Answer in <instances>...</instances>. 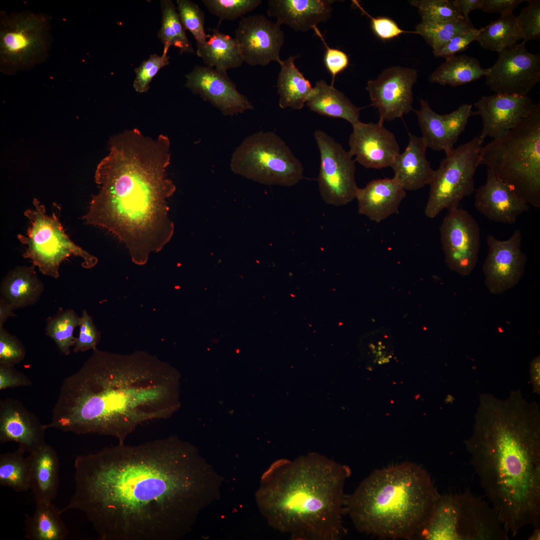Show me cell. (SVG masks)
I'll return each instance as SVG.
<instances>
[{"mask_svg": "<svg viewBox=\"0 0 540 540\" xmlns=\"http://www.w3.org/2000/svg\"><path fill=\"white\" fill-rule=\"evenodd\" d=\"M64 512H82L100 540H178L220 498L223 478L175 436L78 456Z\"/></svg>", "mask_w": 540, "mask_h": 540, "instance_id": "1", "label": "cell"}, {"mask_svg": "<svg viewBox=\"0 0 540 540\" xmlns=\"http://www.w3.org/2000/svg\"><path fill=\"white\" fill-rule=\"evenodd\" d=\"M93 351L63 380L47 428L110 436L123 444L140 425L178 408L180 376L170 364L143 350Z\"/></svg>", "mask_w": 540, "mask_h": 540, "instance_id": "2", "label": "cell"}, {"mask_svg": "<svg viewBox=\"0 0 540 540\" xmlns=\"http://www.w3.org/2000/svg\"><path fill=\"white\" fill-rule=\"evenodd\" d=\"M108 144V155L96 170L98 191L82 219L113 235L132 262L144 266L174 233L168 200L176 187L166 174L170 141L164 134L152 138L133 128L114 136Z\"/></svg>", "mask_w": 540, "mask_h": 540, "instance_id": "3", "label": "cell"}, {"mask_svg": "<svg viewBox=\"0 0 540 540\" xmlns=\"http://www.w3.org/2000/svg\"><path fill=\"white\" fill-rule=\"evenodd\" d=\"M470 464L508 533L540 528V406L521 390L480 394L472 432L464 440Z\"/></svg>", "mask_w": 540, "mask_h": 540, "instance_id": "4", "label": "cell"}, {"mask_svg": "<svg viewBox=\"0 0 540 540\" xmlns=\"http://www.w3.org/2000/svg\"><path fill=\"white\" fill-rule=\"evenodd\" d=\"M350 474L348 466L316 453L281 458L262 474L256 502L268 524L292 540H340Z\"/></svg>", "mask_w": 540, "mask_h": 540, "instance_id": "5", "label": "cell"}, {"mask_svg": "<svg viewBox=\"0 0 540 540\" xmlns=\"http://www.w3.org/2000/svg\"><path fill=\"white\" fill-rule=\"evenodd\" d=\"M440 495L424 469L405 462L374 471L347 496L346 511L360 532L410 539L426 522Z\"/></svg>", "mask_w": 540, "mask_h": 540, "instance_id": "6", "label": "cell"}, {"mask_svg": "<svg viewBox=\"0 0 540 540\" xmlns=\"http://www.w3.org/2000/svg\"><path fill=\"white\" fill-rule=\"evenodd\" d=\"M485 164L528 204L540 208V103L504 136L482 146Z\"/></svg>", "mask_w": 540, "mask_h": 540, "instance_id": "7", "label": "cell"}, {"mask_svg": "<svg viewBox=\"0 0 540 540\" xmlns=\"http://www.w3.org/2000/svg\"><path fill=\"white\" fill-rule=\"evenodd\" d=\"M425 540H508L496 510L470 492L440 495L418 534Z\"/></svg>", "mask_w": 540, "mask_h": 540, "instance_id": "8", "label": "cell"}, {"mask_svg": "<svg viewBox=\"0 0 540 540\" xmlns=\"http://www.w3.org/2000/svg\"><path fill=\"white\" fill-rule=\"evenodd\" d=\"M230 168L235 174L268 186L290 187L304 178L300 160L272 132L260 131L245 138L232 153Z\"/></svg>", "mask_w": 540, "mask_h": 540, "instance_id": "9", "label": "cell"}, {"mask_svg": "<svg viewBox=\"0 0 540 540\" xmlns=\"http://www.w3.org/2000/svg\"><path fill=\"white\" fill-rule=\"evenodd\" d=\"M33 208L24 215L29 220L26 235L18 234L19 241L26 246L22 256L31 260L44 275L60 277L62 262L74 255L83 260L82 266L90 269L98 262V258L74 244L68 236L60 221L58 212L47 214L45 206L38 200H33Z\"/></svg>", "mask_w": 540, "mask_h": 540, "instance_id": "10", "label": "cell"}, {"mask_svg": "<svg viewBox=\"0 0 540 540\" xmlns=\"http://www.w3.org/2000/svg\"><path fill=\"white\" fill-rule=\"evenodd\" d=\"M482 144L476 136L446 154L429 184L424 209L426 217L434 218L446 208L458 207L463 198L474 192V176L480 165Z\"/></svg>", "mask_w": 540, "mask_h": 540, "instance_id": "11", "label": "cell"}, {"mask_svg": "<svg viewBox=\"0 0 540 540\" xmlns=\"http://www.w3.org/2000/svg\"><path fill=\"white\" fill-rule=\"evenodd\" d=\"M47 24L42 14H15L1 22L0 59L2 66L18 70L37 62L48 46Z\"/></svg>", "mask_w": 540, "mask_h": 540, "instance_id": "12", "label": "cell"}, {"mask_svg": "<svg viewBox=\"0 0 540 540\" xmlns=\"http://www.w3.org/2000/svg\"><path fill=\"white\" fill-rule=\"evenodd\" d=\"M314 137L320 154L318 178L320 196L330 205H346L356 198L355 160L341 144L322 130Z\"/></svg>", "mask_w": 540, "mask_h": 540, "instance_id": "13", "label": "cell"}, {"mask_svg": "<svg viewBox=\"0 0 540 540\" xmlns=\"http://www.w3.org/2000/svg\"><path fill=\"white\" fill-rule=\"evenodd\" d=\"M440 226L445 262L450 270L468 276L478 260L480 238L478 224L461 208L448 210Z\"/></svg>", "mask_w": 540, "mask_h": 540, "instance_id": "14", "label": "cell"}, {"mask_svg": "<svg viewBox=\"0 0 540 540\" xmlns=\"http://www.w3.org/2000/svg\"><path fill=\"white\" fill-rule=\"evenodd\" d=\"M487 70L486 84L495 94L527 95L540 81V55L516 43L499 53Z\"/></svg>", "mask_w": 540, "mask_h": 540, "instance_id": "15", "label": "cell"}, {"mask_svg": "<svg viewBox=\"0 0 540 540\" xmlns=\"http://www.w3.org/2000/svg\"><path fill=\"white\" fill-rule=\"evenodd\" d=\"M415 69L394 66L384 70L366 87L371 106L378 112V123L401 118L412 110V87L416 82Z\"/></svg>", "mask_w": 540, "mask_h": 540, "instance_id": "16", "label": "cell"}, {"mask_svg": "<svg viewBox=\"0 0 540 540\" xmlns=\"http://www.w3.org/2000/svg\"><path fill=\"white\" fill-rule=\"evenodd\" d=\"M488 254L482 266L485 284L490 293L502 294L514 287L523 276L526 256L521 250L522 234L516 230L508 240L486 238Z\"/></svg>", "mask_w": 540, "mask_h": 540, "instance_id": "17", "label": "cell"}, {"mask_svg": "<svg viewBox=\"0 0 540 540\" xmlns=\"http://www.w3.org/2000/svg\"><path fill=\"white\" fill-rule=\"evenodd\" d=\"M234 34L244 62L252 66H266L272 61L281 64L284 36L277 22L263 14L250 16L240 20Z\"/></svg>", "mask_w": 540, "mask_h": 540, "instance_id": "18", "label": "cell"}, {"mask_svg": "<svg viewBox=\"0 0 540 540\" xmlns=\"http://www.w3.org/2000/svg\"><path fill=\"white\" fill-rule=\"evenodd\" d=\"M186 88L224 116L238 114L254 108L248 98L238 91L226 72L197 66L186 75Z\"/></svg>", "mask_w": 540, "mask_h": 540, "instance_id": "19", "label": "cell"}, {"mask_svg": "<svg viewBox=\"0 0 540 540\" xmlns=\"http://www.w3.org/2000/svg\"><path fill=\"white\" fill-rule=\"evenodd\" d=\"M534 105L528 94L482 96L474 104L476 115L482 120L480 141L482 143L486 137L502 138L527 116Z\"/></svg>", "mask_w": 540, "mask_h": 540, "instance_id": "20", "label": "cell"}, {"mask_svg": "<svg viewBox=\"0 0 540 540\" xmlns=\"http://www.w3.org/2000/svg\"><path fill=\"white\" fill-rule=\"evenodd\" d=\"M348 139L350 155L368 168L391 167L400 153V146L392 132L378 122L360 120L352 125Z\"/></svg>", "mask_w": 540, "mask_h": 540, "instance_id": "21", "label": "cell"}, {"mask_svg": "<svg viewBox=\"0 0 540 540\" xmlns=\"http://www.w3.org/2000/svg\"><path fill=\"white\" fill-rule=\"evenodd\" d=\"M46 425L20 400L0 402V442H14L29 454L44 444Z\"/></svg>", "mask_w": 540, "mask_h": 540, "instance_id": "22", "label": "cell"}, {"mask_svg": "<svg viewBox=\"0 0 540 540\" xmlns=\"http://www.w3.org/2000/svg\"><path fill=\"white\" fill-rule=\"evenodd\" d=\"M474 206L488 220L508 224L515 223L529 209L528 204L489 169L486 183L476 190Z\"/></svg>", "mask_w": 540, "mask_h": 540, "instance_id": "23", "label": "cell"}, {"mask_svg": "<svg viewBox=\"0 0 540 540\" xmlns=\"http://www.w3.org/2000/svg\"><path fill=\"white\" fill-rule=\"evenodd\" d=\"M406 190L394 178L375 179L357 190L356 199L358 212L371 220L380 222L398 212Z\"/></svg>", "mask_w": 540, "mask_h": 540, "instance_id": "24", "label": "cell"}, {"mask_svg": "<svg viewBox=\"0 0 540 540\" xmlns=\"http://www.w3.org/2000/svg\"><path fill=\"white\" fill-rule=\"evenodd\" d=\"M332 0H270L268 14L279 25L306 32L326 22L332 16Z\"/></svg>", "mask_w": 540, "mask_h": 540, "instance_id": "25", "label": "cell"}, {"mask_svg": "<svg viewBox=\"0 0 540 540\" xmlns=\"http://www.w3.org/2000/svg\"><path fill=\"white\" fill-rule=\"evenodd\" d=\"M427 148L422 137L410 134L406 149L391 166L394 178L406 190H417L430 184L434 170L426 158Z\"/></svg>", "mask_w": 540, "mask_h": 540, "instance_id": "26", "label": "cell"}, {"mask_svg": "<svg viewBox=\"0 0 540 540\" xmlns=\"http://www.w3.org/2000/svg\"><path fill=\"white\" fill-rule=\"evenodd\" d=\"M30 465V489L36 503L50 502L59 486V460L56 450L46 443L26 457Z\"/></svg>", "mask_w": 540, "mask_h": 540, "instance_id": "27", "label": "cell"}, {"mask_svg": "<svg viewBox=\"0 0 540 540\" xmlns=\"http://www.w3.org/2000/svg\"><path fill=\"white\" fill-rule=\"evenodd\" d=\"M44 289L36 266L32 264L17 266L10 270L2 280L0 297L15 310L34 304L42 296Z\"/></svg>", "mask_w": 540, "mask_h": 540, "instance_id": "28", "label": "cell"}, {"mask_svg": "<svg viewBox=\"0 0 540 540\" xmlns=\"http://www.w3.org/2000/svg\"><path fill=\"white\" fill-rule=\"evenodd\" d=\"M311 111L320 115L346 120L352 125L359 120L360 108L340 91L320 80L316 82L306 102Z\"/></svg>", "mask_w": 540, "mask_h": 540, "instance_id": "29", "label": "cell"}, {"mask_svg": "<svg viewBox=\"0 0 540 540\" xmlns=\"http://www.w3.org/2000/svg\"><path fill=\"white\" fill-rule=\"evenodd\" d=\"M209 30L206 42L196 50L206 66L224 72L240 66L244 62L235 38L218 28Z\"/></svg>", "mask_w": 540, "mask_h": 540, "instance_id": "30", "label": "cell"}, {"mask_svg": "<svg viewBox=\"0 0 540 540\" xmlns=\"http://www.w3.org/2000/svg\"><path fill=\"white\" fill-rule=\"evenodd\" d=\"M300 56H290L282 60L277 88L278 104L282 108L301 110L310 97L313 87L294 64Z\"/></svg>", "mask_w": 540, "mask_h": 540, "instance_id": "31", "label": "cell"}, {"mask_svg": "<svg viewBox=\"0 0 540 540\" xmlns=\"http://www.w3.org/2000/svg\"><path fill=\"white\" fill-rule=\"evenodd\" d=\"M32 515H25L24 538L28 540H65L68 529L60 518V510L50 502L36 503Z\"/></svg>", "mask_w": 540, "mask_h": 540, "instance_id": "32", "label": "cell"}, {"mask_svg": "<svg viewBox=\"0 0 540 540\" xmlns=\"http://www.w3.org/2000/svg\"><path fill=\"white\" fill-rule=\"evenodd\" d=\"M488 72L478 60L466 55H454L446 58L430 76V82L457 86L475 81Z\"/></svg>", "mask_w": 540, "mask_h": 540, "instance_id": "33", "label": "cell"}, {"mask_svg": "<svg viewBox=\"0 0 540 540\" xmlns=\"http://www.w3.org/2000/svg\"><path fill=\"white\" fill-rule=\"evenodd\" d=\"M478 30L476 41L480 46L498 54L524 38L520 18L513 13L492 20Z\"/></svg>", "mask_w": 540, "mask_h": 540, "instance_id": "34", "label": "cell"}, {"mask_svg": "<svg viewBox=\"0 0 540 540\" xmlns=\"http://www.w3.org/2000/svg\"><path fill=\"white\" fill-rule=\"evenodd\" d=\"M420 109L414 112L427 147L448 153L454 146L450 140L442 115L434 112L427 100H420Z\"/></svg>", "mask_w": 540, "mask_h": 540, "instance_id": "35", "label": "cell"}, {"mask_svg": "<svg viewBox=\"0 0 540 540\" xmlns=\"http://www.w3.org/2000/svg\"><path fill=\"white\" fill-rule=\"evenodd\" d=\"M26 452L19 448L12 452L0 454V485L11 488L16 492L30 489V465Z\"/></svg>", "mask_w": 540, "mask_h": 540, "instance_id": "36", "label": "cell"}, {"mask_svg": "<svg viewBox=\"0 0 540 540\" xmlns=\"http://www.w3.org/2000/svg\"><path fill=\"white\" fill-rule=\"evenodd\" d=\"M160 7L162 19L158 38L164 47L174 46L180 49V54L194 53V49L188 40L173 2L170 0H160Z\"/></svg>", "mask_w": 540, "mask_h": 540, "instance_id": "37", "label": "cell"}, {"mask_svg": "<svg viewBox=\"0 0 540 540\" xmlns=\"http://www.w3.org/2000/svg\"><path fill=\"white\" fill-rule=\"evenodd\" d=\"M46 322V334L55 342L62 354L69 355L70 348L74 346V332L79 326L80 316L72 308L64 310L60 308L56 314L48 316Z\"/></svg>", "mask_w": 540, "mask_h": 540, "instance_id": "38", "label": "cell"}, {"mask_svg": "<svg viewBox=\"0 0 540 540\" xmlns=\"http://www.w3.org/2000/svg\"><path fill=\"white\" fill-rule=\"evenodd\" d=\"M474 28L469 18H464L440 22L421 21L416 26L415 32L422 36L434 52L453 37Z\"/></svg>", "mask_w": 540, "mask_h": 540, "instance_id": "39", "label": "cell"}, {"mask_svg": "<svg viewBox=\"0 0 540 540\" xmlns=\"http://www.w3.org/2000/svg\"><path fill=\"white\" fill-rule=\"evenodd\" d=\"M408 2L418 8L422 22H440L464 18L453 0H411Z\"/></svg>", "mask_w": 540, "mask_h": 540, "instance_id": "40", "label": "cell"}, {"mask_svg": "<svg viewBox=\"0 0 540 540\" xmlns=\"http://www.w3.org/2000/svg\"><path fill=\"white\" fill-rule=\"evenodd\" d=\"M176 4L178 12L184 27L194 36L197 48H201L208 37L204 27V12L197 4L190 0H177Z\"/></svg>", "mask_w": 540, "mask_h": 540, "instance_id": "41", "label": "cell"}, {"mask_svg": "<svg viewBox=\"0 0 540 540\" xmlns=\"http://www.w3.org/2000/svg\"><path fill=\"white\" fill-rule=\"evenodd\" d=\"M203 4L220 20H232L253 10L262 3L260 0H202Z\"/></svg>", "mask_w": 540, "mask_h": 540, "instance_id": "42", "label": "cell"}, {"mask_svg": "<svg viewBox=\"0 0 540 540\" xmlns=\"http://www.w3.org/2000/svg\"><path fill=\"white\" fill-rule=\"evenodd\" d=\"M168 49L164 47L163 54L161 56L150 54L147 60L143 61L139 66L135 68L136 78L133 86L136 92L143 93L147 92L150 82L158 71L169 64L170 57L167 55Z\"/></svg>", "mask_w": 540, "mask_h": 540, "instance_id": "43", "label": "cell"}, {"mask_svg": "<svg viewBox=\"0 0 540 540\" xmlns=\"http://www.w3.org/2000/svg\"><path fill=\"white\" fill-rule=\"evenodd\" d=\"M78 336L76 338L73 351L76 353L96 350L100 338V332L96 327L92 317L86 310L80 316Z\"/></svg>", "mask_w": 540, "mask_h": 540, "instance_id": "44", "label": "cell"}, {"mask_svg": "<svg viewBox=\"0 0 540 540\" xmlns=\"http://www.w3.org/2000/svg\"><path fill=\"white\" fill-rule=\"evenodd\" d=\"M26 354L21 342L4 327L0 328V364L14 366L24 360Z\"/></svg>", "mask_w": 540, "mask_h": 540, "instance_id": "45", "label": "cell"}, {"mask_svg": "<svg viewBox=\"0 0 540 540\" xmlns=\"http://www.w3.org/2000/svg\"><path fill=\"white\" fill-rule=\"evenodd\" d=\"M528 4L523 8L518 16L524 33L523 43L540 40V0H527Z\"/></svg>", "mask_w": 540, "mask_h": 540, "instance_id": "46", "label": "cell"}, {"mask_svg": "<svg viewBox=\"0 0 540 540\" xmlns=\"http://www.w3.org/2000/svg\"><path fill=\"white\" fill-rule=\"evenodd\" d=\"M476 115L472 110V105L464 104L452 112L442 115V118L450 140L454 144L464 131L470 117Z\"/></svg>", "mask_w": 540, "mask_h": 540, "instance_id": "47", "label": "cell"}, {"mask_svg": "<svg viewBox=\"0 0 540 540\" xmlns=\"http://www.w3.org/2000/svg\"><path fill=\"white\" fill-rule=\"evenodd\" d=\"M353 3L366 15L370 20L372 28L374 34L380 39L388 40L394 38L403 33H414L415 31H405L400 28L398 24L392 20L387 17L374 18L370 16L360 6L356 0H352Z\"/></svg>", "mask_w": 540, "mask_h": 540, "instance_id": "48", "label": "cell"}, {"mask_svg": "<svg viewBox=\"0 0 540 540\" xmlns=\"http://www.w3.org/2000/svg\"><path fill=\"white\" fill-rule=\"evenodd\" d=\"M478 32V29L474 28L453 37L440 48L433 52L434 56L446 58L465 51L472 42L476 40Z\"/></svg>", "mask_w": 540, "mask_h": 540, "instance_id": "49", "label": "cell"}, {"mask_svg": "<svg viewBox=\"0 0 540 540\" xmlns=\"http://www.w3.org/2000/svg\"><path fill=\"white\" fill-rule=\"evenodd\" d=\"M314 30L321 38L326 48L324 60L326 68L332 76L333 86L336 76L348 66L349 64L348 57L344 52L338 49L330 48L326 44L318 30L315 28Z\"/></svg>", "mask_w": 540, "mask_h": 540, "instance_id": "50", "label": "cell"}, {"mask_svg": "<svg viewBox=\"0 0 540 540\" xmlns=\"http://www.w3.org/2000/svg\"><path fill=\"white\" fill-rule=\"evenodd\" d=\"M32 385L31 380L14 366L0 364V390Z\"/></svg>", "mask_w": 540, "mask_h": 540, "instance_id": "51", "label": "cell"}, {"mask_svg": "<svg viewBox=\"0 0 540 540\" xmlns=\"http://www.w3.org/2000/svg\"><path fill=\"white\" fill-rule=\"evenodd\" d=\"M526 0H483L480 10L486 12H499L500 16L512 14L518 4Z\"/></svg>", "mask_w": 540, "mask_h": 540, "instance_id": "52", "label": "cell"}, {"mask_svg": "<svg viewBox=\"0 0 540 540\" xmlns=\"http://www.w3.org/2000/svg\"><path fill=\"white\" fill-rule=\"evenodd\" d=\"M530 380L534 392L540 394V357L534 358L530 365Z\"/></svg>", "mask_w": 540, "mask_h": 540, "instance_id": "53", "label": "cell"}, {"mask_svg": "<svg viewBox=\"0 0 540 540\" xmlns=\"http://www.w3.org/2000/svg\"><path fill=\"white\" fill-rule=\"evenodd\" d=\"M455 6L465 18H468L469 13L472 10L480 9L483 0H454Z\"/></svg>", "mask_w": 540, "mask_h": 540, "instance_id": "54", "label": "cell"}, {"mask_svg": "<svg viewBox=\"0 0 540 540\" xmlns=\"http://www.w3.org/2000/svg\"><path fill=\"white\" fill-rule=\"evenodd\" d=\"M14 308L5 300L0 297V328L3 326L10 317H14L16 315L14 312Z\"/></svg>", "mask_w": 540, "mask_h": 540, "instance_id": "55", "label": "cell"}]
</instances>
